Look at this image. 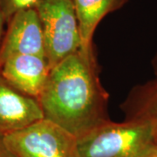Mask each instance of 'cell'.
Listing matches in <instances>:
<instances>
[{"label":"cell","mask_w":157,"mask_h":157,"mask_svg":"<svg viewBox=\"0 0 157 157\" xmlns=\"http://www.w3.org/2000/svg\"><path fill=\"white\" fill-rule=\"evenodd\" d=\"M5 20L4 17L2 16V13L0 11V46H1V43L4 38V24H5Z\"/></svg>","instance_id":"7c38bea8"},{"label":"cell","mask_w":157,"mask_h":157,"mask_svg":"<svg viewBox=\"0 0 157 157\" xmlns=\"http://www.w3.org/2000/svg\"><path fill=\"white\" fill-rule=\"evenodd\" d=\"M43 118L39 100L14 88L0 73V136L25 128Z\"/></svg>","instance_id":"8992f818"},{"label":"cell","mask_w":157,"mask_h":157,"mask_svg":"<svg viewBox=\"0 0 157 157\" xmlns=\"http://www.w3.org/2000/svg\"><path fill=\"white\" fill-rule=\"evenodd\" d=\"M39 101L44 117L77 138L108 121L93 50L80 48L52 68Z\"/></svg>","instance_id":"6da1fadb"},{"label":"cell","mask_w":157,"mask_h":157,"mask_svg":"<svg viewBox=\"0 0 157 157\" xmlns=\"http://www.w3.org/2000/svg\"><path fill=\"white\" fill-rule=\"evenodd\" d=\"M143 157H157V145Z\"/></svg>","instance_id":"4fadbf2b"},{"label":"cell","mask_w":157,"mask_h":157,"mask_svg":"<svg viewBox=\"0 0 157 157\" xmlns=\"http://www.w3.org/2000/svg\"><path fill=\"white\" fill-rule=\"evenodd\" d=\"M156 145L151 124L136 119L108 120L78 138L79 157H143Z\"/></svg>","instance_id":"7a4b0ae2"},{"label":"cell","mask_w":157,"mask_h":157,"mask_svg":"<svg viewBox=\"0 0 157 157\" xmlns=\"http://www.w3.org/2000/svg\"><path fill=\"white\" fill-rule=\"evenodd\" d=\"M43 0H0V11L5 22L8 23L17 12L36 9Z\"/></svg>","instance_id":"30bf717a"},{"label":"cell","mask_w":157,"mask_h":157,"mask_svg":"<svg viewBox=\"0 0 157 157\" xmlns=\"http://www.w3.org/2000/svg\"><path fill=\"white\" fill-rule=\"evenodd\" d=\"M3 140L14 157H79L77 136L46 118Z\"/></svg>","instance_id":"277c9868"},{"label":"cell","mask_w":157,"mask_h":157,"mask_svg":"<svg viewBox=\"0 0 157 157\" xmlns=\"http://www.w3.org/2000/svg\"><path fill=\"white\" fill-rule=\"evenodd\" d=\"M81 37V49L92 51V39L98 24L117 5L118 0H73Z\"/></svg>","instance_id":"ba28073f"},{"label":"cell","mask_w":157,"mask_h":157,"mask_svg":"<svg viewBox=\"0 0 157 157\" xmlns=\"http://www.w3.org/2000/svg\"><path fill=\"white\" fill-rule=\"evenodd\" d=\"M7 25L0 46V67L6 59L14 55L45 57L44 35L36 9L17 12Z\"/></svg>","instance_id":"5b68a950"},{"label":"cell","mask_w":157,"mask_h":157,"mask_svg":"<svg viewBox=\"0 0 157 157\" xmlns=\"http://www.w3.org/2000/svg\"><path fill=\"white\" fill-rule=\"evenodd\" d=\"M41 23L45 57L51 69L81 48L73 0H43L36 8Z\"/></svg>","instance_id":"3957f363"},{"label":"cell","mask_w":157,"mask_h":157,"mask_svg":"<svg viewBox=\"0 0 157 157\" xmlns=\"http://www.w3.org/2000/svg\"><path fill=\"white\" fill-rule=\"evenodd\" d=\"M51 71L45 57L23 54L14 55L0 67L6 81L24 94L39 100Z\"/></svg>","instance_id":"52a82bcc"},{"label":"cell","mask_w":157,"mask_h":157,"mask_svg":"<svg viewBox=\"0 0 157 157\" xmlns=\"http://www.w3.org/2000/svg\"><path fill=\"white\" fill-rule=\"evenodd\" d=\"M129 117L151 124L157 136V79L138 86L128 104Z\"/></svg>","instance_id":"9c48e42d"},{"label":"cell","mask_w":157,"mask_h":157,"mask_svg":"<svg viewBox=\"0 0 157 157\" xmlns=\"http://www.w3.org/2000/svg\"><path fill=\"white\" fill-rule=\"evenodd\" d=\"M0 157H14V155L9 151L3 140V137L0 136Z\"/></svg>","instance_id":"8fae6325"}]
</instances>
